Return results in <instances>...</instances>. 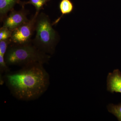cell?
Returning <instances> with one entry per match:
<instances>
[{
	"label": "cell",
	"mask_w": 121,
	"mask_h": 121,
	"mask_svg": "<svg viewBox=\"0 0 121 121\" xmlns=\"http://www.w3.org/2000/svg\"><path fill=\"white\" fill-rule=\"evenodd\" d=\"M43 65L32 63L4 75V83L14 98L29 101L38 99L47 91L50 85V76Z\"/></svg>",
	"instance_id": "1"
},
{
	"label": "cell",
	"mask_w": 121,
	"mask_h": 121,
	"mask_svg": "<svg viewBox=\"0 0 121 121\" xmlns=\"http://www.w3.org/2000/svg\"><path fill=\"white\" fill-rule=\"evenodd\" d=\"M51 56L40 51L32 42L23 44L11 43L4 55V59L9 66L21 67L33 63L47 64Z\"/></svg>",
	"instance_id": "2"
},
{
	"label": "cell",
	"mask_w": 121,
	"mask_h": 121,
	"mask_svg": "<svg viewBox=\"0 0 121 121\" xmlns=\"http://www.w3.org/2000/svg\"><path fill=\"white\" fill-rule=\"evenodd\" d=\"M35 39L32 43L40 51L52 56L59 40L58 33L53 28L49 16L44 13L38 14L36 21Z\"/></svg>",
	"instance_id": "3"
},
{
	"label": "cell",
	"mask_w": 121,
	"mask_h": 121,
	"mask_svg": "<svg viewBox=\"0 0 121 121\" xmlns=\"http://www.w3.org/2000/svg\"><path fill=\"white\" fill-rule=\"evenodd\" d=\"M39 13H35L28 22L21 25L12 31L10 38L12 43L23 44L32 42L31 38L35 31L36 17Z\"/></svg>",
	"instance_id": "4"
},
{
	"label": "cell",
	"mask_w": 121,
	"mask_h": 121,
	"mask_svg": "<svg viewBox=\"0 0 121 121\" xmlns=\"http://www.w3.org/2000/svg\"><path fill=\"white\" fill-rule=\"evenodd\" d=\"M28 12L22 8L19 11L12 10L8 16L3 20L2 27L13 31L23 24L28 22L27 15Z\"/></svg>",
	"instance_id": "5"
},
{
	"label": "cell",
	"mask_w": 121,
	"mask_h": 121,
	"mask_svg": "<svg viewBox=\"0 0 121 121\" xmlns=\"http://www.w3.org/2000/svg\"><path fill=\"white\" fill-rule=\"evenodd\" d=\"M107 90L113 94H121V73L119 69H115L112 73H108L107 79Z\"/></svg>",
	"instance_id": "6"
},
{
	"label": "cell",
	"mask_w": 121,
	"mask_h": 121,
	"mask_svg": "<svg viewBox=\"0 0 121 121\" xmlns=\"http://www.w3.org/2000/svg\"><path fill=\"white\" fill-rule=\"evenodd\" d=\"M20 0H0V17L3 21L7 17V13L13 9L15 5L19 3Z\"/></svg>",
	"instance_id": "7"
},
{
	"label": "cell",
	"mask_w": 121,
	"mask_h": 121,
	"mask_svg": "<svg viewBox=\"0 0 121 121\" xmlns=\"http://www.w3.org/2000/svg\"><path fill=\"white\" fill-rule=\"evenodd\" d=\"M59 8L61 16L53 23V25L58 23L64 15L71 13L73 11L74 6L70 0H62L60 3Z\"/></svg>",
	"instance_id": "8"
},
{
	"label": "cell",
	"mask_w": 121,
	"mask_h": 121,
	"mask_svg": "<svg viewBox=\"0 0 121 121\" xmlns=\"http://www.w3.org/2000/svg\"><path fill=\"white\" fill-rule=\"evenodd\" d=\"M9 66L4 60V56L0 54V83L1 85L4 84L3 75L11 71Z\"/></svg>",
	"instance_id": "9"
},
{
	"label": "cell",
	"mask_w": 121,
	"mask_h": 121,
	"mask_svg": "<svg viewBox=\"0 0 121 121\" xmlns=\"http://www.w3.org/2000/svg\"><path fill=\"white\" fill-rule=\"evenodd\" d=\"M107 109L108 112L117 117L118 121H121V103L117 105L108 104Z\"/></svg>",
	"instance_id": "10"
},
{
	"label": "cell",
	"mask_w": 121,
	"mask_h": 121,
	"mask_svg": "<svg viewBox=\"0 0 121 121\" xmlns=\"http://www.w3.org/2000/svg\"><path fill=\"white\" fill-rule=\"evenodd\" d=\"M50 1V0H29L23 4H30L32 5L35 8L36 13H39L40 10L43 8L44 5Z\"/></svg>",
	"instance_id": "11"
},
{
	"label": "cell",
	"mask_w": 121,
	"mask_h": 121,
	"mask_svg": "<svg viewBox=\"0 0 121 121\" xmlns=\"http://www.w3.org/2000/svg\"><path fill=\"white\" fill-rule=\"evenodd\" d=\"M12 32V30L2 26L0 29V40L10 39Z\"/></svg>",
	"instance_id": "12"
},
{
	"label": "cell",
	"mask_w": 121,
	"mask_h": 121,
	"mask_svg": "<svg viewBox=\"0 0 121 121\" xmlns=\"http://www.w3.org/2000/svg\"><path fill=\"white\" fill-rule=\"evenodd\" d=\"M12 43L10 39L0 40V54L4 56L9 46Z\"/></svg>",
	"instance_id": "13"
}]
</instances>
